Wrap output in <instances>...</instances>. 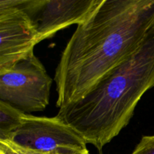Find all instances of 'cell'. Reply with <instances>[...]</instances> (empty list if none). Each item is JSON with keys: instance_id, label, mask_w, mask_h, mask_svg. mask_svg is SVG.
Here are the masks:
<instances>
[{"instance_id": "obj_1", "label": "cell", "mask_w": 154, "mask_h": 154, "mask_svg": "<svg viewBox=\"0 0 154 154\" xmlns=\"http://www.w3.org/2000/svg\"><path fill=\"white\" fill-rule=\"evenodd\" d=\"M154 24V0H103L77 26L56 69L57 107L81 100L142 43Z\"/></svg>"}, {"instance_id": "obj_2", "label": "cell", "mask_w": 154, "mask_h": 154, "mask_svg": "<svg viewBox=\"0 0 154 154\" xmlns=\"http://www.w3.org/2000/svg\"><path fill=\"white\" fill-rule=\"evenodd\" d=\"M154 87V24L135 52L57 117L99 151L128 126L144 93Z\"/></svg>"}, {"instance_id": "obj_3", "label": "cell", "mask_w": 154, "mask_h": 154, "mask_svg": "<svg viewBox=\"0 0 154 154\" xmlns=\"http://www.w3.org/2000/svg\"><path fill=\"white\" fill-rule=\"evenodd\" d=\"M51 85L45 66L32 54L0 71V101L26 114L42 111L49 105Z\"/></svg>"}, {"instance_id": "obj_4", "label": "cell", "mask_w": 154, "mask_h": 154, "mask_svg": "<svg viewBox=\"0 0 154 154\" xmlns=\"http://www.w3.org/2000/svg\"><path fill=\"white\" fill-rule=\"evenodd\" d=\"M9 141L38 151L75 154L89 152L84 137L57 116L36 117L26 114L21 126Z\"/></svg>"}, {"instance_id": "obj_5", "label": "cell", "mask_w": 154, "mask_h": 154, "mask_svg": "<svg viewBox=\"0 0 154 154\" xmlns=\"http://www.w3.org/2000/svg\"><path fill=\"white\" fill-rule=\"evenodd\" d=\"M34 23L40 42L73 24L81 25L103 0H16Z\"/></svg>"}, {"instance_id": "obj_6", "label": "cell", "mask_w": 154, "mask_h": 154, "mask_svg": "<svg viewBox=\"0 0 154 154\" xmlns=\"http://www.w3.org/2000/svg\"><path fill=\"white\" fill-rule=\"evenodd\" d=\"M39 42L34 23L16 0H0V71L34 54Z\"/></svg>"}, {"instance_id": "obj_7", "label": "cell", "mask_w": 154, "mask_h": 154, "mask_svg": "<svg viewBox=\"0 0 154 154\" xmlns=\"http://www.w3.org/2000/svg\"><path fill=\"white\" fill-rule=\"evenodd\" d=\"M26 113L0 101V141H9L23 123Z\"/></svg>"}, {"instance_id": "obj_8", "label": "cell", "mask_w": 154, "mask_h": 154, "mask_svg": "<svg viewBox=\"0 0 154 154\" xmlns=\"http://www.w3.org/2000/svg\"><path fill=\"white\" fill-rule=\"evenodd\" d=\"M0 154H75L60 151L44 152L20 147L10 141H0Z\"/></svg>"}, {"instance_id": "obj_9", "label": "cell", "mask_w": 154, "mask_h": 154, "mask_svg": "<svg viewBox=\"0 0 154 154\" xmlns=\"http://www.w3.org/2000/svg\"><path fill=\"white\" fill-rule=\"evenodd\" d=\"M131 154H154V135L143 136Z\"/></svg>"}, {"instance_id": "obj_10", "label": "cell", "mask_w": 154, "mask_h": 154, "mask_svg": "<svg viewBox=\"0 0 154 154\" xmlns=\"http://www.w3.org/2000/svg\"><path fill=\"white\" fill-rule=\"evenodd\" d=\"M86 154H90V153H89V152H88V153H86Z\"/></svg>"}]
</instances>
